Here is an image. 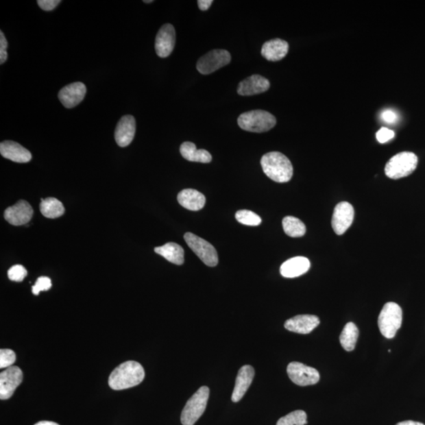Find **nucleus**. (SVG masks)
I'll list each match as a JSON object with an SVG mask.
<instances>
[{
  "label": "nucleus",
  "mask_w": 425,
  "mask_h": 425,
  "mask_svg": "<svg viewBox=\"0 0 425 425\" xmlns=\"http://www.w3.org/2000/svg\"><path fill=\"white\" fill-rule=\"evenodd\" d=\"M254 377V369L252 365H243V367L239 370V373L236 376L235 387L232 396V400L233 402H238L241 401L246 394L250 386H251Z\"/></svg>",
  "instance_id": "obj_19"
},
{
  "label": "nucleus",
  "mask_w": 425,
  "mask_h": 425,
  "mask_svg": "<svg viewBox=\"0 0 425 425\" xmlns=\"http://www.w3.org/2000/svg\"><path fill=\"white\" fill-rule=\"evenodd\" d=\"M231 58L230 53L226 50H212L199 58L196 68L200 73L207 75L227 66Z\"/></svg>",
  "instance_id": "obj_8"
},
{
  "label": "nucleus",
  "mask_w": 425,
  "mask_h": 425,
  "mask_svg": "<svg viewBox=\"0 0 425 425\" xmlns=\"http://www.w3.org/2000/svg\"><path fill=\"white\" fill-rule=\"evenodd\" d=\"M282 224L284 232L290 237H302L306 234V228L304 223L297 217H285Z\"/></svg>",
  "instance_id": "obj_27"
},
{
  "label": "nucleus",
  "mask_w": 425,
  "mask_h": 425,
  "mask_svg": "<svg viewBox=\"0 0 425 425\" xmlns=\"http://www.w3.org/2000/svg\"><path fill=\"white\" fill-rule=\"evenodd\" d=\"M143 366L134 361H127L117 367L109 377V386L113 390L120 391L139 385L145 379Z\"/></svg>",
  "instance_id": "obj_1"
},
{
  "label": "nucleus",
  "mask_w": 425,
  "mask_h": 425,
  "mask_svg": "<svg viewBox=\"0 0 425 425\" xmlns=\"http://www.w3.org/2000/svg\"><path fill=\"white\" fill-rule=\"evenodd\" d=\"M236 219L243 225L258 226L262 223V219L251 210H242L236 212Z\"/></svg>",
  "instance_id": "obj_29"
},
{
  "label": "nucleus",
  "mask_w": 425,
  "mask_h": 425,
  "mask_svg": "<svg viewBox=\"0 0 425 425\" xmlns=\"http://www.w3.org/2000/svg\"><path fill=\"white\" fill-rule=\"evenodd\" d=\"M402 322V308L396 302H387L382 307L378 318V326L382 336L387 339L394 338Z\"/></svg>",
  "instance_id": "obj_6"
},
{
  "label": "nucleus",
  "mask_w": 425,
  "mask_h": 425,
  "mask_svg": "<svg viewBox=\"0 0 425 425\" xmlns=\"http://www.w3.org/2000/svg\"><path fill=\"white\" fill-rule=\"evenodd\" d=\"M261 165L265 175L275 182H289L293 176V167L282 153L265 154L261 159Z\"/></svg>",
  "instance_id": "obj_2"
},
{
  "label": "nucleus",
  "mask_w": 425,
  "mask_h": 425,
  "mask_svg": "<svg viewBox=\"0 0 425 425\" xmlns=\"http://www.w3.org/2000/svg\"><path fill=\"white\" fill-rule=\"evenodd\" d=\"M417 162L415 154L409 151L398 153L386 164V176L393 180L410 176L417 169Z\"/></svg>",
  "instance_id": "obj_4"
},
{
  "label": "nucleus",
  "mask_w": 425,
  "mask_h": 425,
  "mask_svg": "<svg viewBox=\"0 0 425 425\" xmlns=\"http://www.w3.org/2000/svg\"><path fill=\"white\" fill-rule=\"evenodd\" d=\"M396 425H424L422 423L413 422V421H405L398 423Z\"/></svg>",
  "instance_id": "obj_38"
},
{
  "label": "nucleus",
  "mask_w": 425,
  "mask_h": 425,
  "mask_svg": "<svg viewBox=\"0 0 425 425\" xmlns=\"http://www.w3.org/2000/svg\"><path fill=\"white\" fill-rule=\"evenodd\" d=\"M289 50V42L281 39H274L265 42L262 47V56L269 61L276 62L283 60Z\"/></svg>",
  "instance_id": "obj_21"
},
{
  "label": "nucleus",
  "mask_w": 425,
  "mask_h": 425,
  "mask_svg": "<svg viewBox=\"0 0 425 425\" xmlns=\"http://www.w3.org/2000/svg\"><path fill=\"white\" fill-rule=\"evenodd\" d=\"M320 319L315 315H298L284 323L287 330L299 334H309L319 326Z\"/></svg>",
  "instance_id": "obj_16"
},
{
  "label": "nucleus",
  "mask_w": 425,
  "mask_h": 425,
  "mask_svg": "<svg viewBox=\"0 0 425 425\" xmlns=\"http://www.w3.org/2000/svg\"><path fill=\"white\" fill-rule=\"evenodd\" d=\"M381 119L387 124H393L397 121L398 116L395 111L391 110H386L382 111L381 114Z\"/></svg>",
  "instance_id": "obj_36"
},
{
  "label": "nucleus",
  "mask_w": 425,
  "mask_h": 425,
  "mask_svg": "<svg viewBox=\"0 0 425 425\" xmlns=\"http://www.w3.org/2000/svg\"><path fill=\"white\" fill-rule=\"evenodd\" d=\"M23 380V371L18 366H10L0 374V398L9 400Z\"/></svg>",
  "instance_id": "obj_10"
},
{
  "label": "nucleus",
  "mask_w": 425,
  "mask_h": 425,
  "mask_svg": "<svg viewBox=\"0 0 425 425\" xmlns=\"http://www.w3.org/2000/svg\"><path fill=\"white\" fill-rule=\"evenodd\" d=\"M276 124L275 117L268 111L263 110L248 111L238 119V125L242 130L258 134L272 130Z\"/></svg>",
  "instance_id": "obj_3"
},
{
  "label": "nucleus",
  "mask_w": 425,
  "mask_h": 425,
  "mask_svg": "<svg viewBox=\"0 0 425 425\" xmlns=\"http://www.w3.org/2000/svg\"><path fill=\"white\" fill-rule=\"evenodd\" d=\"M209 396V387L204 386L190 398L180 417L183 425H194L198 421L206 411Z\"/></svg>",
  "instance_id": "obj_5"
},
{
  "label": "nucleus",
  "mask_w": 425,
  "mask_h": 425,
  "mask_svg": "<svg viewBox=\"0 0 425 425\" xmlns=\"http://www.w3.org/2000/svg\"><path fill=\"white\" fill-rule=\"evenodd\" d=\"M86 93V86L83 83H72L60 90L58 99L66 108L71 109L82 102Z\"/></svg>",
  "instance_id": "obj_14"
},
{
  "label": "nucleus",
  "mask_w": 425,
  "mask_h": 425,
  "mask_svg": "<svg viewBox=\"0 0 425 425\" xmlns=\"http://www.w3.org/2000/svg\"><path fill=\"white\" fill-rule=\"evenodd\" d=\"M311 268L310 260L305 257H295L287 260L280 267V274L286 278H295L305 274Z\"/></svg>",
  "instance_id": "obj_20"
},
{
  "label": "nucleus",
  "mask_w": 425,
  "mask_h": 425,
  "mask_svg": "<svg viewBox=\"0 0 425 425\" xmlns=\"http://www.w3.org/2000/svg\"><path fill=\"white\" fill-rule=\"evenodd\" d=\"M136 134V120L134 116L122 117L115 130V141L119 146L125 147L134 141Z\"/></svg>",
  "instance_id": "obj_15"
},
{
  "label": "nucleus",
  "mask_w": 425,
  "mask_h": 425,
  "mask_svg": "<svg viewBox=\"0 0 425 425\" xmlns=\"http://www.w3.org/2000/svg\"><path fill=\"white\" fill-rule=\"evenodd\" d=\"M178 203L185 209L198 211L206 204L205 196L195 189H184L178 195Z\"/></svg>",
  "instance_id": "obj_22"
},
{
  "label": "nucleus",
  "mask_w": 425,
  "mask_h": 425,
  "mask_svg": "<svg viewBox=\"0 0 425 425\" xmlns=\"http://www.w3.org/2000/svg\"><path fill=\"white\" fill-rule=\"evenodd\" d=\"M180 154L186 160L189 162L209 163L212 161V156L209 151L200 149L197 150L195 143L184 142L180 148Z\"/></svg>",
  "instance_id": "obj_23"
},
{
  "label": "nucleus",
  "mask_w": 425,
  "mask_h": 425,
  "mask_svg": "<svg viewBox=\"0 0 425 425\" xmlns=\"http://www.w3.org/2000/svg\"><path fill=\"white\" fill-rule=\"evenodd\" d=\"M269 88L270 83L268 79L254 74V75L244 79L239 84L237 93L243 97H249V95L265 93L268 91Z\"/></svg>",
  "instance_id": "obj_17"
},
{
  "label": "nucleus",
  "mask_w": 425,
  "mask_h": 425,
  "mask_svg": "<svg viewBox=\"0 0 425 425\" xmlns=\"http://www.w3.org/2000/svg\"><path fill=\"white\" fill-rule=\"evenodd\" d=\"M35 425H60V424L56 422H53L42 421V422H39L38 423H36Z\"/></svg>",
  "instance_id": "obj_39"
},
{
  "label": "nucleus",
  "mask_w": 425,
  "mask_h": 425,
  "mask_svg": "<svg viewBox=\"0 0 425 425\" xmlns=\"http://www.w3.org/2000/svg\"><path fill=\"white\" fill-rule=\"evenodd\" d=\"M155 252L175 265H182L184 263V249L176 243H167L162 247H156Z\"/></svg>",
  "instance_id": "obj_24"
},
{
  "label": "nucleus",
  "mask_w": 425,
  "mask_h": 425,
  "mask_svg": "<svg viewBox=\"0 0 425 425\" xmlns=\"http://www.w3.org/2000/svg\"><path fill=\"white\" fill-rule=\"evenodd\" d=\"M8 40L3 32H0V64H3L8 60Z\"/></svg>",
  "instance_id": "obj_34"
},
{
  "label": "nucleus",
  "mask_w": 425,
  "mask_h": 425,
  "mask_svg": "<svg viewBox=\"0 0 425 425\" xmlns=\"http://www.w3.org/2000/svg\"><path fill=\"white\" fill-rule=\"evenodd\" d=\"M34 215V210L25 200H20L15 205L8 207L4 212L5 219L10 225L20 226L27 224Z\"/></svg>",
  "instance_id": "obj_12"
},
{
  "label": "nucleus",
  "mask_w": 425,
  "mask_h": 425,
  "mask_svg": "<svg viewBox=\"0 0 425 425\" xmlns=\"http://www.w3.org/2000/svg\"><path fill=\"white\" fill-rule=\"evenodd\" d=\"M359 336V331L357 326L353 322H349L344 326L341 335L339 337V341L343 348L347 352H352L356 346V343Z\"/></svg>",
  "instance_id": "obj_25"
},
{
  "label": "nucleus",
  "mask_w": 425,
  "mask_h": 425,
  "mask_svg": "<svg viewBox=\"0 0 425 425\" xmlns=\"http://www.w3.org/2000/svg\"><path fill=\"white\" fill-rule=\"evenodd\" d=\"M27 270L23 265H16L8 270V278L10 280L21 282L27 276Z\"/></svg>",
  "instance_id": "obj_31"
},
{
  "label": "nucleus",
  "mask_w": 425,
  "mask_h": 425,
  "mask_svg": "<svg viewBox=\"0 0 425 425\" xmlns=\"http://www.w3.org/2000/svg\"><path fill=\"white\" fill-rule=\"evenodd\" d=\"M40 208L42 215L51 219H57L65 212L63 204L56 198L42 199Z\"/></svg>",
  "instance_id": "obj_26"
},
{
  "label": "nucleus",
  "mask_w": 425,
  "mask_h": 425,
  "mask_svg": "<svg viewBox=\"0 0 425 425\" xmlns=\"http://www.w3.org/2000/svg\"><path fill=\"white\" fill-rule=\"evenodd\" d=\"M51 288V280L47 276H40L37 279L36 284L33 287V293L38 295L40 291H49Z\"/></svg>",
  "instance_id": "obj_32"
},
{
  "label": "nucleus",
  "mask_w": 425,
  "mask_h": 425,
  "mask_svg": "<svg viewBox=\"0 0 425 425\" xmlns=\"http://www.w3.org/2000/svg\"><path fill=\"white\" fill-rule=\"evenodd\" d=\"M307 424V415L304 411L291 412L281 417L276 425H305Z\"/></svg>",
  "instance_id": "obj_28"
},
{
  "label": "nucleus",
  "mask_w": 425,
  "mask_h": 425,
  "mask_svg": "<svg viewBox=\"0 0 425 425\" xmlns=\"http://www.w3.org/2000/svg\"><path fill=\"white\" fill-rule=\"evenodd\" d=\"M176 44V32L171 24H166L159 29L156 39V51L161 58L171 54Z\"/></svg>",
  "instance_id": "obj_13"
},
{
  "label": "nucleus",
  "mask_w": 425,
  "mask_h": 425,
  "mask_svg": "<svg viewBox=\"0 0 425 425\" xmlns=\"http://www.w3.org/2000/svg\"><path fill=\"white\" fill-rule=\"evenodd\" d=\"M184 241L205 265L215 267L219 264V255L211 243L191 232L185 234Z\"/></svg>",
  "instance_id": "obj_7"
},
{
  "label": "nucleus",
  "mask_w": 425,
  "mask_h": 425,
  "mask_svg": "<svg viewBox=\"0 0 425 425\" xmlns=\"http://www.w3.org/2000/svg\"><path fill=\"white\" fill-rule=\"evenodd\" d=\"M60 3V0H38L37 1L39 7L46 12H51V10H54Z\"/></svg>",
  "instance_id": "obj_35"
},
{
  "label": "nucleus",
  "mask_w": 425,
  "mask_h": 425,
  "mask_svg": "<svg viewBox=\"0 0 425 425\" xmlns=\"http://www.w3.org/2000/svg\"><path fill=\"white\" fill-rule=\"evenodd\" d=\"M16 361V354L12 350L2 349L0 350V368H9Z\"/></svg>",
  "instance_id": "obj_30"
},
{
  "label": "nucleus",
  "mask_w": 425,
  "mask_h": 425,
  "mask_svg": "<svg viewBox=\"0 0 425 425\" xmlns=\"http://www.w3.org/2000/svg\"><path fill=\"white\" fill-rule=\"evenodd\" d=\"M287 373L294 384L302 387L315 385L320 380L316 369L296 361L288 365Z\"/></svg>",
  "instance_id": "obj_9"
},
{
  "label": "nucleus",
  "mask_w": 425,
  "mask_h": 425,
  "mask_svg": "<svg viewBox=\"0 0 425 425\" xmlns=\"http://www.w3.org/2000/svg\"><path fill=\"white\" fill-rule=\"evenodd\" d=\"M0 153L3 158L14 162L26 163L32 159L31 153L27 149L10 141L0 143Z\"/></svg>",
  "instance_id": "obj_18"
},
{
  "label": "nucleus",
  "mask_w": 425,
  "mask_h": 425,
  "mask_svg": "<svg viewBox=\"0 0 425 425\" xmlns=\"http://www.w3.org/2000/svg\"><path fill=\"white\" fill-rule=\"evenodd\" d=\"M354 217V210L352 204L348 202H341L335 207L333 212L332 226L335 232L339 236L346 232L352 225Z\"/></svg>",
  "instance_id": "obj_11"
},
{
  "label": "nucleus",
  "mask_w": 425,
  "mask_h": 425,
  "mask_svg": "<svg viewBox=\"0 0 425 425\" xmlns=\"http://www.w3.org/2000/svg\"><path fill=\"white\" fill-rule=\"evenodd\" d=\"M395 132L392 131L387 127H381V129L376 132V139L380 143H385L392 140L395 137Z\"/></svg>",
  "instance_id": "obj_33"
},
{
  "label": "nucleus",
  "mask_w": 425,
  "mask_h": 425,
  "mask_svg": "<svg viewBox=\"0 0 425 425\" xmlns=\"http://www.w3.org/2000/svg\"><path fill=\"white\" fill-rule=\"evenodd\" d=\"M143 3H153V1L152 0H151V1H143Z\"/></svg>",
  "instance_id": "obj_40"
},
{
  "label": "nucleus",
  "mask_w": 425,
  "mask_h": 425,
  "mask_svg": "<svg viewBox=\"0 0 425 425\" xmlns=\"http://www.w3.org/2000/svg\"><path fill=\"white\" fill-rule=\"evenodd\" d=\"M212 3V0H199L198 6L201 10H208Z\"/></svg>",
  "instance_id": "obj_37"
}]
</instances>
